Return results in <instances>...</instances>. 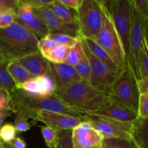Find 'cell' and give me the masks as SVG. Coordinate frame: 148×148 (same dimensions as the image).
<instances>
[{"label":"cell","mask_w":148,"mask_h":148,"mask_svg":"<svg viewBox=\"0 0 148 148\" xmlns=\"http://www.w3.org/2000/svg\"><path fill=\"white\" fill-rule=\"evenodd\" d=\"M40 132L48 148H54L58 141V130L43 126L40 128Z\"/></svg>","instance_id":"cell-30"},{"label":"cell","mask_w":148,"mask_h":148,"mask_svg":"<svg viewBox=\"0 0 148 148\" xmlns=\"http://www.w3.org/2000/svg\"><path fill=\"white\" fill-rule=\"evenodd\" d=\"M106 9L121 41L127 66L130 60V37L132 5L130 0H111Z\"/></svg>","instance_id":"cell-6"},{"label":"cell","mask_w":148,"mask_h":148,"mask_svg":"<svg viewBox=\"0 0 148 148\" xmlns=\"http://www.w3.org/2000/svg\"><path fill=\"white\" fill-rule=\"evenodd\" d=\"M96 1L103 7H107V6L108 5V4H109L111 0H96Z\"/></svg>","instance_id":"cell-45"},{"label":"cell","mask_w":148,"mask_h":148,"mask_svg":"<svg viewBox=\"0 0 148 148\" xmlns=\"http://www.w3.org/2000/svg\"><path fill=\"white\" fill-rule=\"evenodd\" d=\"M48 37L51 38L52 40H54L58 45L59 46H64L66 47L71 48L73 47L77 40L80 38H74L72 36H68V35L63 34V33H55V34H49Z\"/></svg>","instance_id":"cell-31"},{"label":"cell","mask_w":148,"mask_h":148,"mask_svg":"<svg viewBox=\"0 0 148 148\" xmlns=\"http://www.w3.org/2000/svg\"><path fill=\"white\" fill-rule=\"evenodd\" d=\"M13 113H20L28 116L38 111H47L66 114L77 118L83 119V114L65 105L54 95L47 98L30 95L20 88L10 92Z\"/></svg>","instance_id":"cell-3"},{"label":"cell","mask_w":148,"mask_h":148,"mask_svg":"<svg viewBox=\"0 0 148 148\" xmlns=\"http://www.w3.org/2000/svg\"><path fill=\"white\" fill-rule=\"evenodd\" d=\"M15 61L23 65L33 77L44 75L49 72V61L43 57L39 51Z\"/></svg>","instance_id":"cell-18"},{"label":"cell","mask_w":148,"mask_h":148,"mask_svg":"<svg viewBox=\"0 0 148 148\" xmlns=\"http://www.w3.org/2000/svg\"><path fill=\"white\" fill-rule=\"evenodd\" d=\"M0 148H3V147H2V145H1V143H0Z\"/></svg>","instance_id":"cell-49"},{"label":"cell","mask_w":148,"mask_h":148,"mask_svg":"<svg viewBox=\"0 0 148 148\" xmlns=\"http://www.w3.org/2000/svg\"><path fill=\"white\" fill-rule=\"evenodd\" d=\"M0 6H3L8 10H17L18 4L17 0H0Z\"/></svg>","instance_id":"cell-41"},{"label":"cell","mask_w":148,"mask_h":148,"mask_svg":"<svg viewBox=\"0 0 148 148\" xmlns=\"http://www.w3.org/2000/svg\"><path fill=\"white\" fill-rule=\"evenodd\" d=\"M138 79H148V48L147 43H145L139 56L137 63Z\"/></svg>","instance_id":"cell-24"},{"label":"cell","mask_w":148,"mask_h":148,"mask_svg":"<svg viewBox=\"0 0 148 148\" xmlns=\"http://www.w3.org/2000/svg\"><path fill=\"white\" fill-rule=\"evenodd\" d=\"M72 147L74 148L101 147L103 137L90 123L82 121L72 130Z\"/></svg>","instance_id":"cell-14"},{"label":"cell","mask_w":148,"mask_h":148,"mask_svg":"<svg viewBox=\"0 0 148 148\" xmlns=\"http://www.w3.org/2000/svg\"><path fill=\"white\" fill-rule=\"evenodd\" d=\"M1 145H2L3 148H14L10 144H2V143H1Z\"/></svg>","instance_id":"cell-47"},{"label":"cell","mask_w":148,"mask_h":148,"mask_svg":"<svg viewBox=\"0 0 148 148\" xmlns=\"http://www.w3.org/2000/svg\"><path fill=\"white\" fill-rule=\"evenodd\" d=\"M14 113L12 111H0V127L3 124V122L4 120L9 116H11Z\"/></svg>","instance_id":"cell-44"},{"label":"cell","mask_w":148,"mask_h":148,"mask_svg":"<svg viewBox=\"0 0 148 148\" xmlns=\"http://www.w3.org/2000/svg\"><path fill=\"white\" fill-rule=\"evenodd\" d=\"M15 22L18 23L36 36L38 39L43 38L50 34L49 29L41 19L36 14L33 7L27 4H18Z\"/></svg>","instance_id":"cell-13"},{"label":"cell","mask_w":148,"mask_h":148,"mask_svg":"<svg viewBox=\"0 0 148 148\" xmlns=\"http://www.w3.org/2000/svg\"><path fill=\"white\" fill-rule=\"evenodd\" d=\"M100 148H139L132 140L124 139H103Z\"/></svg>","instance_id":"cell-27"},{"label":"cell","mask_w":148,"mask_h":148,"mask_svg":"<svg viewBox=\"0 0 148 148\" xmlns=\"http://www.w3.org/2000/svg\"><path fill=\"white\" fill-rule=\"evenodd\" d=\"M38 41L36 36L17 22L0 28V53L7 62L38 51Z\"/></svg>","instance_id":"cell-2"},{"label":"cell","mask_w":148,"mask_h":148,"mask_svg":"<svg viewBox=\"0 0 148 148\" xmlns=\"http://www.w3.org/2000/svg\"><path fill=\"white\" fill-rule=\"evenodd\" d=\"M2 59H4V56H3L2 55H1V53H0V60H2ZM5 60H6V59H5Z\"/></svg>","instance_id":"cell-48"},{"label":"cell","mask_w":148,"mask_h":148,"mask_svg":"<svg viewBox=\"0 0 148 148\" xmlns=\"http://www.w3.org/2000/svg\"><path fill=\"white\" fill-rule=\"evenodd\" d=\"M88 114L99 116L121 122L129 123H132L137 117V114L128 108L113 103L109 104L98 111L88 113Z\"/></svg>","instance_id":"cell-17"},{"label":"cell","mask_w":148,"mask_h":148,"mask_svg":"<svg viewBox=\"0 0 148 148\" xmlns=\"http://www.w3.org/2000/svg\"><path fill=\"white\" fill-rule=\"evenodd\" d=\"M147 20L132 7L131 16V30H130V60L129 67L132 69L137 80L138 79L137 74V63L140 53L147 40Z\"/></svg>","instance_id":"cell-8"},{"label":"cell","mask_w":148,"mask_h":148,"mask_svg":"<svg viewBox=\"0 0 148 148\" xmlns=\"http://www.w3.org/2000/svg\"><path fill=\"white\" fill-rule=\"evenodd\" d=\"M83 43L86 45L87 48L89 50V51L95 56L96 59L100 60L101 62H103L105 64H106L111 70L115 72H119L118 67L116 66L115 64L114 63L110 56H108V53L98 44L95 43L93 40L90 38H81Z\"/></svg>","instance_id":"cell-20"},{"label":"cell","mask_w":148,"mask_h":148,"mask_svg":"<svg viewBox=\"0 0 148 148\" xmlns=\"http://www.w3.org/2000/svg\"><path fill=\"white\" fill-rule=\"evenodd\" d=\"M55 0H17V4H27L33 8L46 7Z\"/></svg>","instance_id":"cell-39"},{"label":"cell","mask_w":148,"mask_h":148,"mask_svg":"<svg viewBox=\"0 0 148 148\" xmlns=\"http://www.w3.org/2000/svg\"><path fill=\"white\" fill-rule=\"evenodd\" d=\"M27 117L32 119L35 124L38 121L43 122L46 126L56 130H72L84 121L83 119L47 111H35L29 114Z\"/></svg>","instance_id":"cell-12"},{"label":"cell","mask_w":148,"mask_h":148,"mask_svg":"<svg viewBox=\"0 0 148 148\" xmlns=\"http://www.w3.org/2000/svg\"><path fill=\"white\" fill-rule=\"evenodd\" d=\"M17 131L11 123H6L0 127V143L2 144H10L15 137H17Z\"/></svg>","instance_id":"cell-29"},{"label":"cell","mask_w":148,"mask_h":148,"mask_svg":"<svg viewBox=\"0 0 148 148\" xmlns=\"http://www.w3.org/2000/svg\"><path fill=\"white\" fill-rule=\"evenodd\" d=\"M77 13L80 38L93 40L103 23V6L96 0H82Z\"/></svg>","instance_id":"cell-7"},{"label":"cell","mask_w":148,"mask_h":148,"mask_svg":"<svg viewBox=\"0 0 148 148\" xmlns=\"http://www.w3.org/2000/svg\"><path fill=\"white\" fill-rule=\"evenodd\" d=\"M82 40V39H81ZM83 50L90 64V77L89 83L93 88L102 92L108 93L110 88L116 79L119 72L111 70L106 64L95 57L82 40Z\"/></svg>","instance_id":"cell-10"},{"label":"cell","mask_w":148,"mask_h":148,"mask_svg":"<svg viewBox=\"0 0 148 148\" xmlns=\"http://www.w3.org/2000/svg\"><path fill=\"white\" fill-rule=\"evenodd\" d=\"M64 5L77 10L82 3V0H57Z\"/></svg>","instance_id":"cell-40"},{"label":"cell","mask_w":148,"mask_h":148,"mask_svg":"<svg viewBox=\"0 0 148 148\" xmlns=\"http://www.w3.org/2000/svg\"><path fill=\"white\" fill-rule=\"evenodd\" d=\"M83 119L90 123L103 139L118 138L131 140L132 123L121 122L99 116L84 114Z\"/></svg>","instance_id":"cell-9"},{"label":"cell","mask_w":148,"mask_h":148,"mask_svg":"<svg viewBox=\"0 0 148 148\" xmlns=\"http://www.w3.org/2000/svg\"><path fill=\"white\" fill-rule=\"evenodd\" d=\"M7 69L17 85V87L33 77L23 65L20 64L17 61L9 62L7 65Z\"/></svg>","instance_id":"cell-22"},{"label":"cell","mask_w":148,"mask_h":148,"mask_svg":"<svg viewBox=\"0 0 148 148\" xmlns=\"http://www.w3.org/2000/svg\"><path fill=\"white\" fill-rule=\"evenodd\" d=\"M17 12L14 10H9L0 15V28H4L15 22Z\"/></svg>","instance_id":"cell-36"},{"label":"cell","mask_w":148,"mask_h":148,"mask_svg":"<svg viewBox=\"0 0 148 148\" xmlns=\"http://www.w3.org/2000/svg\"><path fill=\"white\" fill-rule=\"evenodd\" d=\"M12 111L11 98L9 91L0 89V111Z\"/></svg>","instance_id":"cell-37"},{"label":"cell","mask_w":148,"mask_h":148,"mask_svg":"<svg viewBox=\"0 0 148 148\" xmlns=\"http://www.w3.org/2000/svg\"><path fill=\"white\" fill-rule=\"evenodd\" d=\"M103 23L93 40L108 53L119 72H121L128 66L125 55L109 12L106 7H103Z\"/></svg>","instance_id":"cell-5"},{"label":"cell","mask_w":148,"mask_h":148,"mask_svg":"<svg viewBox=\"0 0 148 148\" xmlns=\"http://www.w3.org/2000/svg\"><path fill=\"white\" fill-rule=\"evenodd\" d=\"M108 95L111 103L128 108L137 115L140 92L137 79L129 66L119 72Z\"/></svg>","instance_id":"cell-4"},{"label":"cell","mask_w":148,"mask_h":148,"mask_svg":"<svg viewBox=\"0 0 148 148\" xmlns=\"http://www.w3.org/2000/svg\"><path fill=\"white\" fill-rule=\"evenodd\" d=\"M46 7L50 9L56 16L64 21L67 23H77V10L64 5L57 0H55Z\"/></svg>","instance_id":"cell-21"},{"label":"cell","mask_w":148,"mask_h":148,"mask_svg":"<svg viewBox=\"0 0 148 148\" xmlns=\"http://www.w3.org/2000/svg\"><path fill=\"white\" fill-rule=\"evenodd\" d=\"M134 7L145 19L148 20V0H130Z\"/></svg>","instance_id":"cell-38"},{"label":"cell","mask_w":148,"mask_h":148,"mask_svg":"<svg viewBox=\"0 0 148 148\" xmlns=\"http://www.w3.org/2000/svg\"><path fill=\"white\" fill-rule=\"evenodd\" d=\"M54 95L65 105L82 114L98 111L111 103L108 93L98 90L83 80L55 90Z\"/></svg>","instance_id":"cell-1"},{"label":"cell","mask_w":148,"mask_h":148,"mask_svg":"<svg viewBox=\"0 0 148 148\" xmlns=\"http://www.w3.org/2000/svg\"><path fill=\"white\" fill-rule=\"evenodd\" d=\"M10 144L14 148H26L25 142L20 137H15Z\"/></svg>","instance_id":"cell-43"},{"label":"cell","mask_w":148,"mask_h":148,"mask_svg":"<svg viewBox=\"0 0 148 148\" xmlns=\"http://www.w3.org/2000/svg\"><path fill=\"white\" fill-rule=\"evenodd\" d=\"M8 62L5 59L0 60V89L11 92L17 87L7 69Z\"/></svg>","instance_id":"cell-23"},{"label":"cell","mask_w":148,"mask_h":148,"mask_svg":"<svg viewBox=\"0 0 148 148\" xmlns=\"http://www.w3.org/2000/svg\"><path fill=\"white\" fill-rule=\"evenodd\" d=\"M131 140L139 148H148V118L137 116L132 123Z\"/></svg>","instance_id":"cell-19"},{"label":"cell","mask_w":148,"mask_h":148,"mask_svg":"<svg viewBox=\"0 0 148 148\" xmlns=\"http://www.w3.org/2000/svg\"><path fill=\"white\" fill-rule=\"evenodd\" d=\"M71 135L72 130H58V141L54 148H74L72 147Z\"/></svg>","instance_id":"cell-32"},{"label":"cell","mask_w":148,"mask_h":148,"mask_svg":"<svg viewBox=\"0 0 148 148\" xmlns=\"http://www.w3.org/2000/svg\"><path fill=\"white\" fill-rule=\"evenodd\" d=\"M137 85L140 94L148 93V79H139Z\"/></svg>","instance_id":"cell-42"},{"label":"cell","mask_w":148,"mask_h":148,"mask_svg":"<svg viewBox=\"0 0 148 148\" xmlns=\"http://www.w3.org/2000/svg\"><path fill=\"white\" fill-rule=\"evenodd\" d=\"M69 49H70L69 48L66 47V46L58 45L46 56H45L44 58L49 62H52V63H64Z\"/></svg>","instance_id":"cell-25"},{"label":"cell","mask_w":148,"mask_h":148,"mask_svg":"<svg viewBox=\"0 0 148 148\" xmlns=\"http://www.w3.org/2000/svg\"><path fill=\"white\" fill-rule=\"evenodd\" d=\"M7 10H9L8 9L6 8V7H3V6H0V15H1L2 13H4V12L7 11Z\"/></svg>","instance_id":"cell-46"},{"label":"cell","mask_w":148,"mask_h":148,"mask_svg":"<svg viewBox=\"0 0 148 148\" xmlns=\"http://www.w3.org/2000/svg\"><path fill=\"white\" fill-rule=\"evenodd\" d=\"M137 116L143 119L148 118V93L140 94Z\"/></svg>","instance_id":"cell-35"},{"label":"cell","mask_w":148,"mask_h":148,"mask_svg":"<svg viewBox=\"0 0 148 148\" xmlns=\"http://www.w3.org/2000/svg\"><path fill=\"white\" fill-rule=\"evenodd\" d=\"M14 127L17 132H25L31 128V124L28 122V117L20 113H14Z\"/></svg>","instance_id":"cell-33"},{"label":"cell","mask_w":148,"mask_h":148,"mask_svg":"<svg viewBox=\"0 0 148 148\" xmlns=\"http://www.w3.org/2000/svg\"><path fill=\"white\" fill-rule=\"evenodd\" d=\"M57 46V43L48 36L39 39L38 41V50L41 53L43 57Z\"/></svg>","instance_id":"cell-34"},{"label":"cell","mask_w":148,"mask_h":148,"mask_svg":"<svg viewBox=\"0 0 148 148\" xmlns=\"http://www.w3.org/2000/svg\"><path fill=\"white\" fill-rule=\"evenodd\" d=\"M36 14L43 22L50 34L63 33L74 38H80L77 23H67L56 16L50 9L46 7L33 8Z\"/></svg>","instance_id":"cell-11"},{"label":"cell","mask_w":148,"mask_h":148,"mask_svg":"<svg viewBox=\"0 0 148 148\" xmlns=\"http://www.w3.org/2000/svg\"><path fill=\"white\" fill-rule=\"evenodd\" d=\"M74 67H75V71H76L77 74L79 76V77L80 78L81 80L86 81V82H89L90 77L91 69L90 62L85 53H84L81 60Z\"/></svg>","instance_id":"cell-28"},{"label":"cell","mask_w":148,"mask_h":148,"mask_svg":"<svg viewBox=\"0 0 148 148\" xmlns=\"http://www.w3.org/2000/svg\"><path fill=\"white\" fill-rule=\"evenodd\" d=\"M49 73L55 84V90L81 80L75 67L66 63L56 64L49 62Z\"/></svg>","instance_id":"cell-16"},{"label":"cell","mask_w":148,"mask_h":148,"mask_svg":"<svg viewBox=\"0 0 148 148\" xmlns=\"http://www.w3.org/2000/svg\"><path fill=\"white\" fill-rule=\"evenodd\" d=\"M17 88L23 90L30 95L41 98L53 96L55 92V84L49 72L39 76L33 77L20 84Z\"/></svg>","instance_id":"cell-15"},{"label":"cell","mask_w":148,"mask_h":148,"mask_svg":"<svg viewBox=\"0 0 148 148\" xmlns=\"http://www.w3.org/2000/svg\"><path fill=\"white\" fill-rule=\"evenodd\" d=\"M84 53H84L83 46H82V43L80 38L77 40L76 44L69 49L67 57H66L64 63L71 65L72 66H75L81 60Z\"/></svg>","instance_id":"cell-26"}]
</instances>
